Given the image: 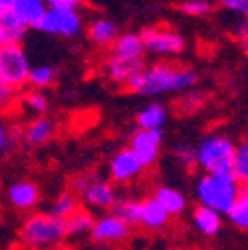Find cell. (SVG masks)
Returning a JSON list of instances; mask_svg holds the SVG:
<instances>
[{
  "label": "cell",
  "instance_id": "obj_31",
  "mask_svg": "<svg viewBox=\"0 0 248 250\" xmlns=\"http://www.w3.org/2000/svg\"><path fill=\"white\" fill-rule=\"evenodd\" d=\"M173 157H175V161H177L181 167H185V169L197 167V161H195V147H191V145H187V143L177 145V147L173 149Z\"/></svg>",
  "mask_w": 248,
  "mask_h": 250
},
{
  "label": "cell",
  "instance_id": "obj_18",
  "mask_svg": "<svg viewBox=\"0 0 248 250\" xmlns=\"http://www.w3.org/2000/svg\"><path fill=\"white\" fill-rule=\"evenodd\" d=\"M171 216L167 214V210L157 203L153 195L141 201V221L139 227H143L145 230H161L169 225Z\"/></svg>",
  "mask_w": 248,
  "mask_h": 250
},
{
  "label": "cell",
  "instance_id": "obj_24",
  "mask_svg": "<svg viewBox=\"0 0 248 250\" xmlns=\"http://www.w3.org/2000/svg\"><path fill=\"white\" fill-rule=\"evenodd\" d=\"M82 208V201L80 197L74 193V191H64V193H60L52 205H50V212L58 218H62V221H68V218Z\"/></svg>",
  "mask_w": 248,
  "mask_h": 250
},
{
  "label": "cell",
  "instance_id": "obj_7",
  "mask_svg": "<svg viewBox=\"0 0 248 250\" xmlns=\"http://www.w3.org/2000/svg\"><path fill=\"white\" fill-rule=\"evenodd\" d=\"M38 30L58 38H76L83 30V16L80 10L68 8H48Z\"/></svg>",
  "mask_w": 248,
  "mask_h": 250
},
{
  "label": "cell",
  "instance_id": "obj_36",
  "mask_svg": "<svg viewBox=\"0 0 248 250\" xmlns=\"http://www.w3.org/2000/svg\"><path fill=\"white\" fill-rule=\"evenodd\" d=\"M91 179H94V175H87V173H82V175H78V177H74L72 179V189L70 191H74L78 197L87 189V185L91 183Z\"/></svg>",
  "mask_w": 248,
  "mask_h": 250
},
{
  "label": "cell",
  "instance_id": "obj_4",
  "mask_svg": "<svg viewBox=\"0 0 248 250\" xmlns=\"http://www.w3.org/2000/svg\"><path fill=\"white\" fill-rule=\"evenodd\" d=\"M240 191V183L234 177L203 175L195 185V197L199 207L210 208L219 214H227L234 205Z\"/></svg>",
  "mask_w": 248,
  "mask_h": 250
},
{
  "label": "cell",
  "instance_id": "obj_6",
  "mask_svg": "<svg viewBox=\"0 0 248 250\" xmlns=\"http://www.w3.org/2000/svg\"><path fill=\"white\" fill-rule=\"evenodd\" d=\"M30 70H32V66H30V60L20 44L0 46V78L12 89L20 91L28 87Z\"/></svg>",
  "mask_w": 248,
  "mask_h": 250
},
{
  "label": "cell",
  "instance_id": "obj_5",
  "mask_svg": "<svg viewBox=\"0 0 248 250\" xmlns=\"http://www.w3.org/2000/svg\"><path fill=\"white\" fill-rule=\"evenodd\" d=\"M139 36L143 40L145 52L155 58H175V56L183 54V50H185L183 36L175 28H169L165 24L143 28Z\"/></svg>",
  "mask_w": 248,
  "mask_h": 250
},
{
  "label": "cell",
  "instance_id": "obj_11",
  "mask_svg": "<svg viewBox=\"0 0 248 250\" xmlns=\"http://www.w3.org/2000/svg\"><path fill=\"white\" fill-rule=\"evenodd\" d=\"M161 145H163V133L161 131H141V129H137L129 139V149L133 151V155L141 161V165L145 169L153 167L159 161Z\"/></svg>",
  "mask_w": 248,
  "mask_h": 250
},
{
  "label": "cell",
  "instance_id": "obj_22",
  "mask_svg": "<svg viewBox=\"0 0 248 250\" xmlns=\"http://www.w3.org/2000/svg\"><path fill=\"white\" fill-rule=\"evenodd\" d=\"M96 216L87 208H80L76 210L68 221H66V229H68V238H82V236H89L91 229H94Z\"/></svg>",
  "mask_w": 248,
  "mask_h": 250
},
{
  "label": "cell",
  "instance_id": "obj_23",
  "mask_svg": "<svg viewBox=\"0 0 248 250\" xmlns=\"http://www.w3.org/2000/svg\"><path fill=\"white\" fill-rule=\"evenodd\" d=\"M227 216L230 225L236 227L238 230H248V185H240L238 197L230 207V210L227 212Z\"/></svg>",
  "mask_w": 248,
  "mask_h": 250
},
{
  "label": "cell",
  "instance_id": "obj_38",
  "mask_svg": "<svg viewBox=\"0 0 248 250\" xmlns=\"http://www.w3.org/2000/svg\"><path fill=\"white\" fill-rule=\"evenodd\" d=\"M12 4H14V0H0V16L8 14L12 10Z\"/></svg>",
  "mask_w": 248,
  "mask_h": 250
},
{
  "label": "cell",
  "instance_id": "obj_33",
  "mask_svg": "<svg viewBox=\"0 0 248 250\" xmlns=\"http://www.w3.org/2000/svg\"><path fill=\"white\" fill-rule=\"evenodd\" d=\"M214 4L248 20V0H214Z\"/></svg>",
  "mask_w": 248,
  "mask_h": 250
},
{
  "label": "cell",
  "instance_id": "obj_32",
  "mask_svg": "<svg viewBox=\"0 0 248 250\" xmlns=\"http://www.w3.org/2000/svg\"><path fill=\"white\" fill-rule=\"evenodd\" d=\"M18 102V91L12 89L2 78H0V111H8Z\"/></svg>",
  "mask_w": 248,
  "mask_h": 250
},
{
  "label": "cell",
  "instance_id": "obj_29",
  "mask_svg": "<svg viewBox=\"0 0 248 250\" xmlns=\"http://www.w3.org/2000/svg\"><path fill=\"white\" fill-rule=\"evenodd\" d=\"M234 179L240 185H248V135L242 137L236 145L234 157Z\"/></svg>",
  "mask_w": 248,
  "mask_h": 250
},
{
  "label": "cell",
  "instance_id": "obj_9",
  "mask_svg": "<svg viewBox=\"0 0 248 250\" xmlns=\"http://www.w3.org/2000/svg\"><path fill=\"white\" fill-rule=\"evenodd\" d=\"M119 193L117 187L109 181V179H100L94 177L91 183L87 185V189L80 195V201L83 207H87V210H98V212H109L113 208V205L117 203Z\"/></svg>",
  "mask_w": 248,
  "mask_h": 250
},
{
  "label": "cell",
  "instance_id": "obj_13",
  "mask_svg": "<svg viewBox=\"0 0 248 250\" xmlns=\"http://www.w3.org/2000/svg\"><path fill=\"white\" fill-rule=\"evenodd\" d=\"M56 129H58V125H56L54 117H50V115H38V117L28 119L22 125L20 137H22L24 145H28V147H40V145L48 143L54 137Z\"/></svg>",
  "mask_w": 248,
  "mask_h": 250
},
{
  "label": "cell",
  "instance_id": "obj_27",
  "mask_svg": "<svg viewBox=\"0 0 248 250\" xmlns=\"http://www.w3.org/2000/svg\"><path fill=\"white\" fill-rule=\"evenodd\" d=\"M22 107L28 111V113H34L36 117L38 115H46L48 109H50V100L44 91H38V89H26L24 96L18 98Z\"/></svg>",
  "mask_w": 248,
  "mask_h": 250
},
{
  "label": "cell",
  "instance_id": "obj_34",
  "mask_svg": "<svg viewBox=\"0 0 248 250\" xmlns=\"http://www.w3.org/2000/svg\"><path fill=\"white\" fill-rule=\"evenodd\" d=\"M12 143V131H10V125L6 121L4 111H0V153H4Z\"/></svg>",
  "mask_w": 248,
  "mask_h": 250
},
{
  "label": "cell",
  "instance_id": "obj_12",
  "mask_svg": "<svg viewBox=\"0 0 248 250\" xmlns=\"http://www.w3.org/2000/svg\"><path fill=\"white\" fill-rule=\"evenodd\" d=\"M6 199L12 208L20 212H34V208L40 203V189L34 181L20 179L8 185L6 189Z\"/></svg>",
  "mask_w": 248,
  "mask_h": 250
},
{
  "label": "cell",
  "instance_id": "obj_20",
  "mask_svg": "<svg viewBox=\"0 0 248 250\" xmlns=\"http://www.w3.org/2000/svg\"><path fill=\"white\" fill-rule=\"evenodd\" d=\"M193 227L203 234V236H216L223 227V214L214 212L205 207H197L193 210Z\"/></svg>",
  "mask_w": 248,
  "mask_h": 250
},
{
  "label": "cell",
  "instance_id": "obj_35",
  "mask_svg": "<svg viewBox=\"0 0 248 250\" xmlns=\"http://www.w3.org/2000/svg\"><path fill=\"white\" fill-rule=\"evenodd\" d=\"M48 8H68V10H80L85 0H46Z\"/></svg>",
  "mask_w": 248,
  "mask_h": 250
},
{
  "label": "cell",
  "instance_id": "obj_28",
  "mask_svg": "<svg viewBox=\"0 0 248 250\" xmlns=\"http://www.w3.org/2000/svg\"><path fill=\"white\" fill-rule=\"evenodd\" d=\"M54 82H56V72L50 66H46V64L32 66V70H30V76H28V89L44 91V89L52 87Z\"/></svg>",
  "mask_w": 248,
  "mask_h": 250
},
{
  "label": "cell",
  "instance_id": "obj_25",
  "mask_svg": "<svg viewBox=\"0 0 248 250\" xmlns=\"http://www.w3.org/2000/svg\"><path fill=\"white\" fill-rule=\"evenodd\" d=\"M111 212L119 216L127 227H139L141 221V199H117Z\"/></svg>",
  "mask_w": 248,
  "mask_h": 250
},
{
  "label": "cell",
  "instance_id": "obj_39",
  "mask_svg": "<svg viewBox=\"0 0 248 250\" xmlns=\"http://www.w3.org/2000/svg\"><path fill=\"white\" fill-rule=\"evenodd\" d=\"M0 46H4V38H2V32H0Z\"/></svg>",
  "mask_w": 248,
  "mask_h": 250
},
{
  "label": "cell",
  "instance_id": "obj_21",
  "mask_svg": "<svg viewBox=\"0 0 248 250\" xmlns=\"http://www.w3.org/2000/svg\"><path fill=\"white\" fill-rule=\"evenodd\" d=\"M153 197L167 210L169 216H177L187 208V199H185V195L179 189H173V187H157V189L153 191Z\"/></svg>",
  "mask_w": 248,
  "mask_h": 250
},
{
  "label": "cell",
  "instance_id": "obj_10",
  "mask_svg": "<svg viewBox=\"0 0 248 250\" xmlns=\"http://www.w3.org/2000/svg\"><path fill=\"white\" fill-rule=\"evenodd\" d=\"M107 173H109V181L117 187V185H129L141 179V175L145 173V167L133 155V151L125 147V149H119L111 157L107 165Z\"/></svg>",
  "mask_w": 248,
  "mask_h": 250
},
{
  "label": "cell",
  "instance_id": "obj_30",
  "mask_svg": "<svg viewBox=\"0 0 248 250\" xmlns=\"http://www.w3.org/2000/svg\"><path fill=\"white\" fill-rule=\"evenodd\" d=\"M214 8V0H183L179 10L187 16H207Z\"/></svg>",
  "mask_w": 248,
  "mask_h": 250
},
{
  "label": "cell",
  "instance_id": "obj_26",
  "mask_svg": "<svg viewBox=\"0 0 248 250\" xmlns=\"http://www.w3.org/2000/svg\"><path fill=\"white\" fill-rule=\"evenodd\" d=\"M26 30L28 28L12 12L0 16V32H2L4 44H20V40L26 34Z\"/></svg>",
  "mask_w": 248,
  "mask_h": 250
},
{
  "label": "cell",
  "instance_id": "obj_14",
  "mask_svg": "<svg viewBox=\"0 0 248 250\" xmlns=\"http://www.w3.org/2000/svg\"><path fill=\"white\" fill-rule=\"evenodd\" d=\"M109 54L123 58V60H129V62H137V64H145L147 52L137 32H125V34H119V38L109 48Z\"/></svg>",
  "mask_w": 248,
  "mask_h": 250
},
{
  "label": "cell",
  "instance_id": "obj_8",
  "mask_svg": "<svg viewBox=\"0 0 248 250\" xmlns=\"http://www.w3.org/2000/svg\"><path fill=\"white\" fill-rule=\"evenodd\" d=\"M131 236V227H127L119 216H115L111 210L96 216L94 229L89 232L91 244H102V246H117L125 242Z\"/></svg>",
  "mask_w": 248,
  "mask_h": 250
},
{
  "label": "cell",
  "instance_id": "obj_16",
  "mask_svg": "<svg viewBox=\"0 0 248 250\" xmlns=\"http://www.w3.org/2000/svg\"><path fill=\"white\" fill-rule=\"evenodd\" d=\"M85 34H87L89 42L96 44L98 48H111L121 32H119L117 24L111 22L109 18H94L87 24Z\"/></svg>",
  "mask_w": 248,
  "mask_h": 250
},
{
  "label": "cell",
  "instance_id": "obj_19",
  "mask_svg": "<svg viewBox=\"0 0 248 250\" xmlns=\"http://www.w3.org/2000/svg\"><path fill=\"white\" fill-rule=\"evenodd\" d=\"M167 123V109L161 104H147L137 113V127L141 131H161Z\"/></svg>",
  "mask_w": 248,
  "mask_h": 250
},
{
  "label": "cell",
  "instance_id": "obj_1",
  "mask_svg": "<svg viewBox=\"0 0 248 250\" xmlns=\"http://www.w3.org/2000/svg\"><path fill=\"white\" fill-rule=\"evenodd\" d=\"M197 83V72L185 64L173 62H155L143 66L129 82L127 89L137 96H163V93H181Z\"/></svg>",
  "mask_w": 248,
  "mask_h": 250
},
{
  "label": "cell",
  "instance_id": "obj_15",
  "mask_svg": "<svg viewBox=\"0 0 248 250\" xmlns=\"http://www.w3.org/2000/svg\"><path fill=\"white\" fill-rule=\"evenodd\" d=\"M26 28H38L44 14L48 12L46 0H14L10 10Z\"/></svg>",
  "mask_w": 248,
  "mask_h": 250
},
{
  "label": "cell",
  "instance_id": "obj_37",
  "mask_svg": "<svg viewBox=\"0 0 248 250\" xmlns=\"http://www.w3.org/2000/svg\"><path fill=\"white\" fill-rule=\"evenodd\" d=\"M76 250H115V248H111V246H102V244H85V246H78Z\"/></svg>",
  "mask_w": 248,
  "mask_h": 250
},
{
  "label": "cell",
  "instance_id": "obj_17",
  "mask_svg": "<svg viewBox=\"0 0 248 250\" xmlns=\"http://www.w3.org/2000/svg\"><path fill=\"white\" fill-rule=\"evenodd\" d=\"M145 64H137V62H129V60H123V58H117L113 54H107L105 60H103V72L105 76L115 82V83H125L143 68Z\"/></svg>",
  "mask_w": 248,
  "mask_h": 250
},
{
  "label": "cell",
  "instance_id": "obj_2",
  "mask_svg": "<svg viewBox=\"0 0 248 250\" xmlns=\"http://www.w3.org/2000/svg\"><path fill=\"white\" fill-rule=\"evenodd\" d=\"M20 240L30 250H60L70 238L66 221L48 212H30L20 227Z\"/></svg>",
  "mask_w": 248,
  "mask_h": 250
},
{
  "label": "cell",
  "instance_id": "obj_3",
  "mask_svg": "<svg viewBox=\"0 0 248 250\" xmlns=\"http://www.w3.org/2000/svg\"><path fill=\"white\" fill-rule=\"evenodd\" d=\"M234 157L236 143L227 135H207L195 147V161L203 175L234 177Z\"/></svg>",
  "mask_w": 248,
  "mask_h": 250
}]
</instances>
